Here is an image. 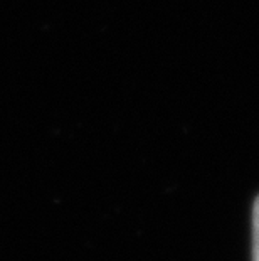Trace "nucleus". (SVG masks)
I'll list each match as a JSON object with an SVG mask.
<instances>
[{"label":"nucleus","instance_id":"nucleus-1","mask_svg":"<svg viewBox=\"0 0 259 261\" xmlns=\"http://www.w3.org/2000/svg\"><path fill=\"white\" fill-rule=\"evenodd\" d=\"M252 261H259V196L252 207Z\"/></svg>","mask_w":259,"mask_h":261}]
</instances>
